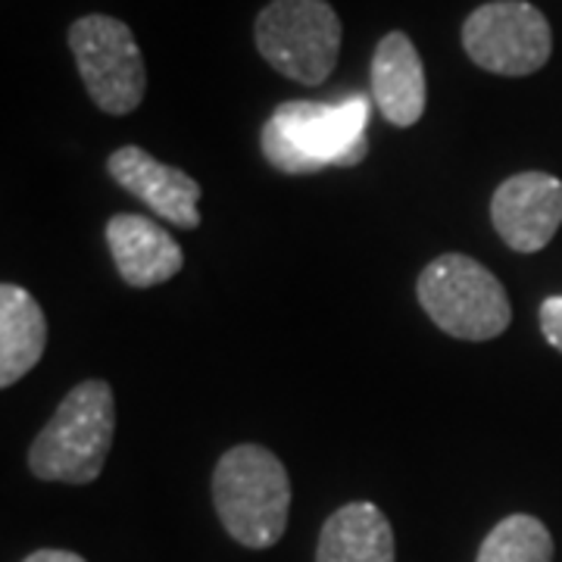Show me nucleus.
Masks as SVG:
<instances>
[{
    "label": "nucleus",
    "instance_id": "10",
    "mask_svg": "<svg viewBox=\"0 0 562 562\" xmlns=\"http://www.w3.org/2000/svg\"><path fill=\"white\" fill-rule=\"evenodd\" d=\"M106 244L122 281L132 288L162 284L179 276L184 266L179 241L162 225L138 213H120L106 222Z\"/></svg>",
    "mask_w": 562,
    "mask_h": 562
},
{
    "label": "nucleus",
    "instance_id": "7",
    "mask_svg": "<svg viewBox=\"0 0 562 562\" xmlns=\"http://www.w3.org/2000/svg\"><path fill=\"white\" fill-rule=\"evenodd\" d=\"M462 47L484 72L522 79L547 66L553 32L538 7L525 0H494L462 22Z\"/></svg>",
    "mask_w": 562,
    "mask_h": 562
},
{
    "label": "nucleus",
    "instance_id": "5",
    "mask_svg": "<svg viewBox=\"0 0 562 562\" xmlns=\"http://www.w3.org/2000/svg\"><path fill=\"white\" fill-rule=\"evenodd\" d=\"M254 32L262 60L301 85H322L338 66L341 20L325 0H272Z\"/></svg>",
    "mask_w": 562,
    "mask_h": 562
},
{
    "label": "nucleus",
    "instance_id": "14",
    "mask_svg": "<svg viewBox=\"0 0 562 562\" xmlns=\"http://www.w3.org/2000/svg\"><path fill=\"white\" fill-rule=\"evenodd\" d=\"M475 562H553V538L535 516H506L482 541Z\"/></svg>",
    "mask_w": 562,
    "mask_h": 562
},
{
    "label": "nucleus",
    "instance_id": "8",
    "mask_svg": "<svg viewBox=\"0 0 562 562\" xmlns=\"http://www.w3.org/2000/svg\"><path fill=\"white\" fill-rule=\"evenodd\" d=\"M491 220L506 247L538 254L562 225V181L550 172H519L494 191Z\"/></svg>",
    "mask_w": 562,
    "mask_h": 562
},
{
    "label": "nucleus",
    "instance_id": "16",
    "mask_svg": "<svg viewBox=\"0 0 562 562\" xmlns=\"http://www.w3.org/2000/svg\"><path fill=\"white\" fill-rule=\"evenodd\" d=\"M22 562H88V560H81L79 553H69V550H38V553L25 557Z\"/></svg>",
    "mask_w": 562,
    "mask_h": 562
},
{
    "label": "nucleus",
    "instance_id": "4",
    "mask_svg": "<svg viewBox=\"0 0 562 562\" xmlns=\"http://www.w3.org/2000/svg\"><path fill=\"white\" fill-rule=\"evenodd\" d=\"M422 310L460 341H491L509 328L513 306L494 272L465 254H443L422 269L416 284Z\"/></svg>",
    "mask_w": 562,
    "mask_h": 562
},
{
    "label": "nucleus",
    "instance_id": "12",
    "mask_svg": "<svg viewBox=\"0 0 562 562\" xmlns=\"http://www.w3.org/2000/svg\"><path fill=\"white\" fill-rule=\"evenodd\" d=\"M316 562H394V531L375 503H347L319 535Z\"/></svg>",
    "mask_w": 562,
    "mask_h": 562
},
{
    "label": "nucleus",
    "instance_id": "6",
    "mask_svg": "<svg viewBox=\"0 0 562 562\" xmlns=\"http://www.w3.org/2000/svg\"><path fill=\"white\" fill-rule=\"evenodd\" d=\"M69 47L88 98L110 116L138 110L147 91L144 57L132 29L113 16H81L69 29Z\"/></svg>",
    "mask_w": 562,
    "mask_h": 562
},
{
    "label": "nucleus",
    "instance_id": "9",
    "mask_svg": "<svg viewBox=\"0 0 562 562\" xmlns=\"http://www.w3.org/2000/svg\"><path fill=\"white\" fill-rule=\"evenodd\" d=\"M106 169L116 184L128 194H135L140 203H147L162 222L176 228H198L201 225V184L181 172L176 166H166L157 157H150L144 147H120L110 154Z\"/></svg>",
    "mask_w": 562,
    "mask_h": 562
},
{
    "label": "nucleus",
    "instance_id": "13",
    "mask_svg": "<svg viewBox=\"0 0 562 562\" xmlns=\"http://www.w3.org/2000/svg\"><path fill=\"white\" fill-rule=\"evenodd\" d=\"M47 344V319L41 313L38 301L20 288L3 284L0 288V384L13 387L25 379Z\"/></svg>",
    "mask_w": 562,
    "mask_h": 562
},
{
    "label": "nucleus",
    "instance_id": "2",
    "mask_svg": "<svg viewBox=\"0 0 562 562\" xmlns=\"http://www.w3.org/2000/svg\"><path fill=\"white\" fill-rule=\"evenodd\" d=\"M116 435L113 387L101 379L76 384L29 450V469L41 482L91 484L103 472Z\"/></svg>",
    "mask_w": 562,
    "mask_h": 562
},
{
    "label": "nucleus",
    "instance_id": "15",
    "mask_svg": "<svg viewBox=\"0 0 562 562\" xmlns=\"http://www.w3.org/2000/svg\"><path fill=\"white\" fill-rule=\"evenodd\" d=\"M541 331L562 353V297H547L541 303Z\"/></svg>",
    "mask_w": 562,
    "mask_h": 562
},
{
    "label": "nucleus",
    "instance_id": "1",
    "mask_svg": "<svg viewBox=\"0 0 562 562\" xmlns=\"http://www.w3.org/2000/svg\"><path fill=\"white\" fill-rule=\"evenodd\" d=\"M372 103L362 94L344 101H288L262 125V154L284 176H313L328 166L366 160Z\"/></svg>",
    "mask_w": 562,
    "mask_h": 562
},
{
    "label": "nucleus",
    "instance_id": "11",
    "mask_svg": "<svg viewBox=\"0 0 562 562\" xmlns=\"http://www.w3.org/2000/svg\"><path fill=\"white\" fill-rule=\"evenodd\" d=\"M372 98L384 120L397 128L416 125L425 113V66L403 32H387L372 54Z\"/></svg>",
    "mask_w": 562,
    "mask_h": 562
},
{
    "label": "nucleus",
    "instance_id": "3",
    "mask_svg": "<svg viewBox=\"0 0 562 562\" xmlns=\"http://www.w3.org/2000/svg\"><path fill=\"white\" fill-rule=\"evenodd\" d=\"M213 503L225 531L250 550L281 541L291 509V482L281 460L260 443L222 453L213 472Z\"/></svg>",
    "mask_w": 562,
    "mask_h": 562
}]
</instances>
